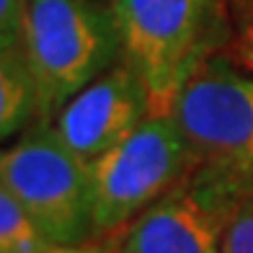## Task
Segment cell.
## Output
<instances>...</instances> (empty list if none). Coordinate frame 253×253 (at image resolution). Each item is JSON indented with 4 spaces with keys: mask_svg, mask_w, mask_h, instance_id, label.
<instances>
[{
    "mask_svg": "<svg viewBox=\"0 0 253 253\" xmlns=\"http://www.w3.org/2000/svg\"><path fill=\"white\" fill-rule=\"evenodd\" d=\"M122 62L140 75L150 114H170L173 98L210 54L227 47V0H109Z\"/></svg>",
    "mask_w": 253,
    "mask_h": 253,
    "instance_id": "obj_1",
    "label": "cell"
},
{
    "mask_svg": "<svg viewBox=\"0 0 253 253\" xmlns=\"http://www.w3.org/2000/svg\"><path fill=\"white\" fill-rule=\"evenodd\" d=\"M21 47L37 83V122H52L78 90L122 60L119 29L103 0H26Z\"/></svg>",
    "mask_w": 253,
    "mask_h": 253,
    "instance_id": "obj_2",
    "label": "cell"
},
{
    "mask_svg": "<svg viewBox=\"0 0 253 253\" xmlns=\"http://www.w3.org/2000/svg\"><path fill=\"white\" fill-rule=\"evenodd\" d=\"M194 170L225 181L253 176V75L225 49L194 70L170 106Z\"/></svg>",
    "mask_w": 253,
    "mask_h": 253,
    "instance_id": "obj_3",
    "label": "cell"
},
{
    "mask_svg": "<svg viewBox=\"0 0 253 253\" xmlns=\"http://www.w3.org/2000/svg\"><path fill=\"white\" fill-rule=\"evenodd\" d=\"M0 181L52 243L96 235L90 163L62 142L49 122H34L24 137L0 147Z\"/></svg>",
    "mask_w": 253,
    "mask_h": 253,
    "instance_id": "obj_4",
    "label": "cell"
},
{
    "mask_svg": "<svg viewBox=\"0 0 253 253\" xmlns=\"http://www.w3.org/2000/svg\"><path fill=\"white\" fill-rule=\"evenodd\" d=\"M194 170V158L170 114H147L117 147L90 163L93 230L119 233Z\"/></svg>",
    "mask_w": 253,
    "mask_h": 253,
    "instance_id": "obj_5",
    "label": "cell"
},
{
    "mask_svg": "<svg viewBox=\"0 0 253 253\" xmlns=\"http://www.w3.org/2000/svg\"><path fill=\"white\" fill-rule=\"evenodd\" d=\"M225 183L191 170L124 227L122 253H222Z\"/></svg>",
    "mask_w": 253,
    "mask_h": 253,
    "instance_id": "obj_6",
    "label": "cell"
},
{
    "mask_svg": "<svg viewBox=\"0 0 253 253\" xmlns=\"http://www.w3.org/2000/svg\"><path fill=\"white\" fill-rule=\"evenodd\" d=\"M150 114L147 88L126 62H117L65 103L49 122L62 142L93 163L126 140Z\"/></svg>",
    "mask_w": 253,
    "mask_h": 253,
    "instance_id": "obj_7",
    "label": "cell"
},
{
    "mask_svg": "<svg viewBox=\"0 0 253 253\" xmlns=\"http://www.w3.org/2000/svg\"><path fill=\"white\" fill-rule=\"evenodd\" d=\"M39 119V96L21 42L0 44V142Z\"/></svg>",
    "mask_w": 253,
    "mask_h": 253,
    "instance_id": "obj_8",
    "label": "cell"
},
{
    "mask_svg": "<svg viewBox=\"0 0 253 253\" xmlns=\"http://www.w3.org/2000/svg\"><path fill=\"white\" fill-rule=\"evenodd\" d=\"M222 253H253V176L225 181Z\"/></svg>",
    "mask_w": 253,
    "mask_h": 253,
    "instance_id": "obj_9",
    "label": "cell"
},
{
    "mask_svg": "<svg viewBox=\"0 0 253 253\" xmlns=\"http://www.w3.org/2000/svg\"><path fill=\"white\" fill-rule=\"evenodd\" d=\"M52 240L39 230L3 181H0V253H39Z\"/></svg>",
    "mask_w": 253,
    "mask_h": 253,
    "instance_id": "obj_10",
    "label": "cell"
},
{
    "mask_svg": "<svg viewBox=\"0 0 253 253\" xmlns=\"http://www.w3.org/2000/svg\"><path fill=\"white\" fill-rule=\"evenodd\" d=\"M230 39L225 52L253 75V0H227Z\"/></svg>",
    "mask_w": 253,
    "mask_h": 253,
    "instance_id": "obj_11",
    "label": "cell"
},
{
    "mask_svg": "<svg viewBox=\"0 0 253 253\" xmlns=\"http://www.w3.org/2000/svg\"><path fill=\"white\" fill-rule=\"evenodd\" d=\"M122 235L124 230L109 235H93L80 243H52L39 253H122Z\"/></svg>",
    "mask_w": 253,
    "mask_h": 253,
    "instance_id": "obj_12",
    "label": "cell"
},
{
    "mask_svg": "<svg viewBox=\"0 0 253 253\" xmlns=\"http://www.w3.org/2000/svg\"><path fill=\"white\" fill-rule=\"evenodd\" d=\"M26 0H0V44L21 42Z\"/></svg>",
    "mask_w": 253,
    "mask_h": 253,
    "instance_id": "obj_13",
    "label": "cell"
}]
</instances>
